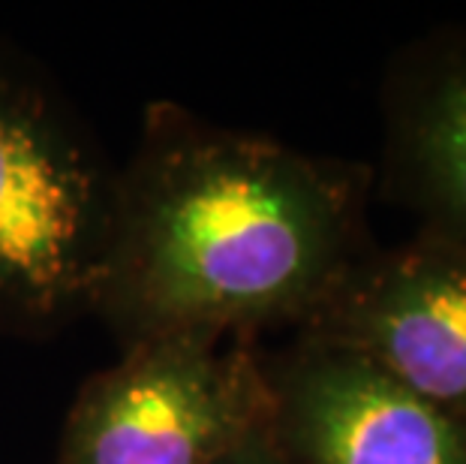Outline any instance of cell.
Segmentation results:
<instances>
[{
  "instance_id": "obj_3",
  "label": "cell",
  "mask_w": 466,
  "mask_h": 464,
  "mask_svg": "<svg viewBox=\"0 0 466 464\" xmlns=\"http://www.w3.org/2000/svg\"><path fill=\"white\" fill-rule=\"evenodd\" d=\"M268 426L262 353L244 338H151L78 389L57 464H220Z\"/></svg>"
},
{
  "instance_id": "obj_4",
  "label": "cell",
  "mask_w": 466,
  "mask_h": 464,
  "mask_svg": "<svg viewBox=\"0 0 466 464\" xmlns=\"http://www.w3.org/2000/svg\"><path fill=\"white\" fill-rule=\"evenodd\" d=\"M262 368L286 464H466V426L343 344L299 332Z\"/></svg>"
},
{
  "instance_id": "obj_1",
  "label": "cell",
  "mask_w": 466,
  "mask_h": 464,
  "mask_svg": "<svg viewBox=\"0 0 466 464\" xmlns=\"http://www.w3.org/2000/svg\"><path fill=\"white\" fill-rule=\"evenodd\" d=\"M367 172L177 103H151L117 170L94 314L124 344L301 325L373 248Z\"/></svg>"
},
{
  "instance_id": "obj_2",
  "label": "cell",
  "mask_w": 466,
  "mask_h": 464,
  "mask_svg": "<svg viewBox=\"0 0 466 464\" xmlns=\"http://www.w3.org/2000/svg\"><path fill=\"white\" fill-rule=\"evenodd\" d=\"M117 170L61 85L0 39V332L94 314Z\"/></svg>"
},
{
  "instance_id": "obj_7",
  "label": "cell",
  "mask_w": 466,
  "mask_h": 464,
  "mask_svg": "<svg viewBox=\"0 0 466 464\" xmlns=\"http://www.w3.org/2000/svg\"><path fill=\"white\" fill-rule=\"evenodd\" d=\"M220 464H286V461H283L280 452L274 449L271 438L262 434V438H256L253 443H247L244 449H238L235 456H229Z\"/></svg>"
},
{
  "instance_id": "obj_6",
  "label": "cell",
  "mask_w": 466,
  "mask_h": 464,
  "mask_svg": "<svg viewBox=\"0 0 466 464\" xmlns=\"http://www.w3.org/2000/svg\"><path fill=\"white\" fill-rule=\"evenodd\" d=\"M380 181L415 232L466 248V27H436L391 57Z\"/></svg>"
},
{
  "instance_id": "obj_5",
  "label": "cell",
  "mask_w": 466,
  "mask_h": 464,
  "mask_svg": "<svg viewBox=\"0 0 466 464\" xmlns=\"http://www.w3.org/2000/svg\"><path fill=\"white\" fill-rule=\"evenodd\" d=\"M299 332L361 353L466 426V248L415 232L370 248Z\"/></svg>"
}]
</instances>
